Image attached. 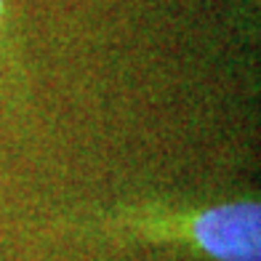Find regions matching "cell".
I'll list each match as a JSON object with an SVG mask.
<instances>
[{
  "mask_svg": "<svg viewBox=\"0 0 261 261\" xmlns=\"http://www.w3.org/2000/svg\"><path fill=\"white\" fill-rule=\"evenodd\" d=\"M69 229L120 248H179L205 261H261V208L256 200L203 205L120 203L69 221Z\"/></svg>",
  "mask_w": 261,
  "mask_h": 261,
  "instance_id": "cell-1",
  "label": "cell"
},
{
  "mask_svg": "<svg viewBox=\"0 0 261 261\" xmlns=\"http://www.w3.org/2000/svg\"><path fill=\"white\" fill-rule=\"evenodd\" d=\"M0 83L8 96L24 99L27 96V75L21 69V56L11 38L8 16H6V0H0Z\"/></svg>",
  "mask_w": 261,
  "mask_h": 261,
  "instance_id": "cell-2",
  "label": "cell"
}]
</instances>
